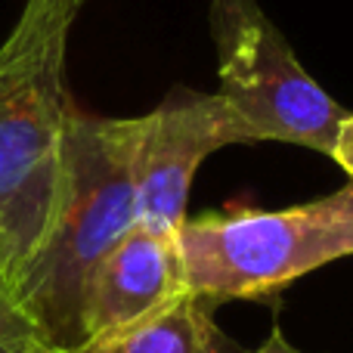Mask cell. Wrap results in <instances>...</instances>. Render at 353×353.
<instances>
[{
  "label": "cell",
  "mask_w": 353,
  "mask_h": 353,
  "mask_svg": "<svg viewBox=\"0 0 353 353\" xmlns=\"http://www.w3.org/2000/svg\"><path fill=\"white\" fill-rule=\"evenodd\" d=\"M186 292L211 301L267 298L353 254V180L332 195L279 211L186 217L176 230Z\"/></svg>",
  "instance_id": "3957f363"
},
{
  "label": "cell",
  "mask_w": 353,
  "mask_h": 353,
  "mask_svg": "<svg viewBox=\"0 0 353 353\" xmlns=\"http://www.w3.org/2000/svg\"><path fill=\"white\" fill-rule=\"evenodd\" d=\"M208 22L220 65L217 97L232 112L245 146L276 140L332 155L350 112L310 78L261 0H211Z\"/></svg>",
  "instance_id": "277c9868"
},
{
  "label": "cell",
  "mask_w": 353,
  "mask_h": 353,
  "mask_svg": "<svg viewBox=\"0 0 353 353\" xmlns=\"http://www.w3.org/2000/svg\"><path fill=\"white\" fill-rule=\"evenodd\" d=\"M223 146H245V140L217 93L174 90L149 115L137 118V223L176 236L195 171Z\"/></svg>",
  "instance_id": "5b68a950"
},
{
  "label": "cell",
  "mask_w": 353,
  "mask_h": 353,
  "mask_svg": "<svg viewBox=\"0 0 353 353\" xmlns=\"http://www.w3.org/2000/svg\"><path fill=\"white\" fill-rule=\"evenodd\" d=\"M0 353H53L10 285L0 282Z\"/></svg>",
  "instance_id": "ba28073f"
},
{
  "label": "cell",
  "mask_w": 353,
  "mask_h": 353,
  "mask_svg": "<svg viewBox=\"0 0 353 353\" xmlns=\"http://www.w3.org/2000/svg\"><path fill=\"white\" fill-rule=\"evenodd\" d=\"M217 307L199 294H183L161 313L84 341L68 353H223L226 341L214 323Z\"/></svg>",
  "instance_id": "52a82bcc"
},
{
  "label": "cell",
  "mask_w": 353,
  "mask_h": 353,
  "mask_svg": "<svg viewBox=\"0 0 353 353\" xmlns=\"http://www.w3.org/2000/svg\"><path fill=\"white\" fill-rule=\"evenodd\" d=\"M137 118L74 105L62 137L59 189L37 248L10 292L53 353L84 344V298L103 257L137 226Z\"/></svg>",
  "instance_id": "6da1fadb"
},
{
  "label": "cell",
  "mask_w": 353,
  "mask_h": 353,
  "mask_svg": "<svg viewBox=\"0 0 353 353\" xmlns=\"http://www.w3.org/2000/svg\"><path fill=\"white\" fill-rule=\"evenodd\" d=\"M186 294L176 236L137 223L97 267L84 298V341L130 329Z\"/></svg>",
  "instance_id": "8992f818"
},
{
  "label": "cell",
  "mask_w": 353,
  "mask_h": 353,
  "mask_svg": "<svg viewBox=\"0 0 353 353\" xmlns=\"http://www.w3.org/2000/svg\"><path fill=\"white\" fill-rule=\"evenodd\" d=\"M332 159L350 174L353 180V115H347L338 128V137H335V146H332Z\"/></svg>",
  "instance_id": "9c48e42d"
},
{
  "label": "cell",
  "mask_w": 353,
  "mask_h": 353,
  "mask_svg": "<svg viewBox=\"0 0 353 353\" xmlns=\"http://www.w3.org/2000/svg\"><path fill=\"white\" fill-rule=\"evenodd\" d=\"M251 353H304V350H298L292 341L285 338V332L279 329V325H273V332H270V338L261 344L257 350H251Z\"/></svg>",
  "instance_id": "30bf717a"
},
{
  "label": "cell",
  "mask_w": 353,
  "mask_h": 353,
  "mask_svg": "<svg viewBox=\"0 0 353 353\" xmlns=\"http://www.w3.org/2000/svg\"><path fill=\"white\" fill-rule=\"evenodd\" d=\"M90 0H25L0 43V282L37 248L59 189L72 28Z\"/></svg>",
  "instance_id": "7a4b0ae2"
}]
</instances>
